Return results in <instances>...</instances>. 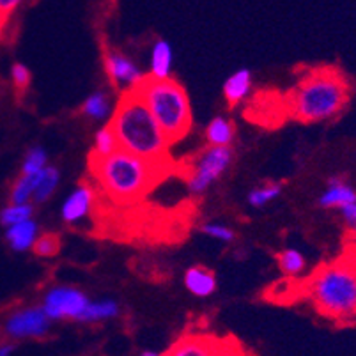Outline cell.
I'll list each match as a JSON object with an SVG mask.
<instances>
[{
  "mask_svg": "<svg viewBox=\"0 0 356 356\" xmlns=\"http://www.w3.org/2000/svg\"><path fill=\"white\" fill-rule=\"evenodd\" d=\"M168 163H156L118 149L108 156H90V174L110 200L129 204L140 200L167 176Z\"/></svg>",
  "mask_w": 356,
  "mask_h": 356,
  "instance_id": "obj_1",
  "label": "cell"
},
{
  "mask_svg": "<svg viewBox=\"0 0 356 356\" xmlns=\"http://www.w3.org/2000/svg\"><path fill=\"white\" fill-rule=\"evenodd\" d=\"M351 87L337 67L309 70L289 90L284 103L291 118L300 122H323L337 118L348 106Z\"/></svg>",
  "mask_w": 356,
  "mask_h": 356,
  "instance_id": "obj_2",
  "label": "cell"
},
{
  "mask_svg": "<svg viewBox=\"0 0 356 356\" xmlns=\"http://www.w3.org/2000/svg\"><path fill=\"white\" fill-rule=\"evenodd\" d=\"M108 126L118 138L119 149L156 163H170L172 144L135 90L122 92Z\"/></svg>",
  "mask_w": 356,
  "mask_h": 356,
  "instance_id": "obj_3",
  "label": "cell"
},
{
  "mask_svg": "<svg viewBox=\"0 0 356 356\" xmlns=\"http://www.w3.org/2000/svg\"><path fill=\"white\" fill-rule=\"evenodd\" d=\"M303 293L321 316L346 323L356 319V270L342 257L317 268Z\"/></svg>",
  "mask_w": 356,
  "mask_h": 356,
  "instance_id": "obj_4",
  "label": "cell"
},
{
  "mask_svg": "<svg viewBox=\"0 0 356 356\" xmlns=\"http://www.w3.org/2000/svg\"><path fill=\"white\" fill-rule=\"evenodd\" d=\"M138 98L147 105L170 144H177L190 134L193 124L192 105L184 87L174 79H145L135 87Z\"/></svg>",
  "mask_w": 356,
  "mask_h": 356,
  "instance_id": "obj_5",
  "label": "cell"
},
{
  "mask_svg": "<svg viewBox=\"0 0 356 356\" xmlns=\"http://www.w3.org/2000/svg\"><path fill=\"white\" fill-rule=\"evenodd\" d=\"M234 161L231 145H209L195 158L186 174V186L192 195H202L225 176Z\"/></svg>",
  "mask_w": 356,
  "mask_h": 356,
  "instance_id": "obj_6",
  "label": "cell"
},
{
  "mask_svg": "<svg viewBox=\"0 0 356 356\" xmlns=\"http://www.w3.org/2000/svg\"><path fill=\"white\" fill-rule=\"evenodd\" d=\"M90 300L83 291L71 286H55L47 291L43 298V310L51 321H82V316L86 312Z\"/></svg>",
  "mask_w": 356,
  "mask_h": 356,
  "instance_id": "obj_7",
  "label": "cell"
},
{
  "mask_svg": "<svg viewBox=\"0 0 356 356\" xmlns=\"http://www.w3.org/2000/svg\"><path fill=\"white\" fill-rule=\"evenodd\" d=\"M51 319L43 307H29L13 312L6 319L4 332L9 339H38L44 337L50 330Z\"/></svg>",
  "mask_w": 356,
  "mask_h": 356,
  "instance_id": "obj_8",
  "label": "cell"
},
{
  "mask_svg": "<svg viewBox=\"0 0 356 356\" xmlns=\"http://www.w3.org/2000/svg\"><path fill=\"white\" fill-rule=\"evenodd\" d=\"M105 71L112 86L121 95L128 92V90H134L145 79L144 71L129 59L128 55L121 54L118 50L105 51Z\"/></svg>",
  "mask_w": 356,
  "mask_h": 356,
  "instance_id": "obj_9",
  "label": "cell"
},
{
  "mask_svg": "<svg viewBox=\"0 0 356 356\" xmlns=\"http://www.w3.org/2000/svg\"><path fill=\"white\" fill-rule=\"evenodd\" d=\"M165 356H236V348L225 346L215 337L188 333L174 342Z\"/></svg>",
  "mask_w": 356,
  "mask_h": 356,
  "instance_id": "obj_10",
  "label": "cell"
},
{
  "mask_svg": "<svg viewBox=\"0 0 356 356\" xmlns=\"http://www.w3.org/2000/svg\"><path fill=\"white\" fill-rule=\"evenodd\" d=\"M96 202V190L90 184H79L64 200L60 216L66 223H79L90 215Z\"/></svg>",
  "mask_w": 356,
  "mask_h": 356,
  "instance_id": "obj_11",
  "label": "cell"
},
{
  "mask_svg": "<svg viewBox=\"0 0 356 356\" xmlns=\"http://www.w3.org/2000/svg\"><path fill=\"white\" fill-rule=\"evenodd\" d=\"M355 200L356 190L353 188L351 184L346 183L341 177H332L317 202L323 209H341L348 204L355 202Z\"/></svg>",
  "mask_w": 356,
  "mask_h": 356,
  "instance_id": "obj_12",
  "label": "cell"
},
{
  "mask_svg": "<svg viewBox=\"0 0 356 356\" xmlns=\"http://www.w3.org/2000/svg\"><path fill=\"white\" fill-rule=\"evenodd\" d=\"M38 236H40V225L32 218L15 223L11 227H6V239L15 252L32 250Z\"/></svg>",
  "mask_w": 356,
  "mask_h": 356,
  "instance_id": "obj_13",
  "label": "cell"
},
{
  "mask_svg": "<svg viewBox=\"0 0 356 356\" xmlns=\"http://www.w3.org/2000/svg\"><path fill=\"white\" fill-rule=\"evenodd\" d=\"M174 67L172 44L165 40H158L151 48L149 57V76L153 79H170Z\"/></svg>",
  "mask_w": 356,
  "mask_h": 356,
  "instance_id": "obj_14",
  "label": "cell"
},
{
  "mask_svg": "<svg viewBox=\"0 0 356 356\" xmlns=\"http://www.w3.org/2000/svg\"><path fill=\"white\" fill-rule=\"evenodd\" d=\"M184 286L193 296L208 298L216 291V277L211 270L204 266H192L184 273Z\"/></svg>",
  "mask_w": 356,
  "mask_h": 356,
  "instance_id": "obj_15",
  "label": "cell"
},
{
  "mask_svg": "<svg viewBox=\"0 0 356 356\" xmlns=\"http://www.w3.org/2000/svg\"><path fill=\"white\" fill-rule=\"evenodd\" d=\"M252 90V71L243 67V70L234 71V73L223 83V96L227 99L229 105L236 106L248 98Z\"/></svg>",
  "mask_w": 356,
  "mask_h": 356,
  "instance_id": "obj_16",
  "label": "cell"
},
{
  "mask_svg": "<svg viewBox=\"0 0 356 356\" xmlns=\"http://www.w3.org/2000/svg\"><path fill=\"white\" fill-rule=\"evenodd\" d=\"M60 183V172L59 168L47 167L43 170L35 174V190H34V197H32V202L34 204H43L54 195V192L57 190Z\"/></svg>",
  "mask_w": 356,
  "mask_h": 356,
  "instance_id": "obj_17",
  "label": "cell"
},
{
  "mask_svg": "<svg viewBox=\"0 0 356 356\" xmlns=\"http://www.w3.org/2000/svg\"><path fill=\"white\" fill-rule=\"evenodd\" d=\"M112 112H114L112 98L106 92H103V90H96L90 96H87V99L82 105V114L86 118L92 119V121H105V119L110 121Z\"/></svg>",
  "mask_w": 356,
  "mask_h": 356,
  "instance_id": "obj_18",
  "label": "cell"
},
{
  "mask_svg": "<svg viewBox=\"0 0 356 356\" xmlns=\"http://www.w3.org/2000/svg\"><path fill=\"white\" fill-rule=\"evenodd\" d=\"M206 140L209 145H231L234 140V124L231 119L216 115L206 128Z\"/></svg>",
  "mask_w": 356,
  "mask_h": 356,
  "instance_id": "obj_19",
  "label": "cell"
},
{
  "mask_svg": "<svg viewBox=\"0 0 356 356\" xmlns=\"http://www.w3.org/2000/svg\"><path fill=\"white\" fill-rule=\"evenodd\" d=\"M119 316V303L112 298H105V300H90L87 305L86 312L82 316L80 323H99L106 321V319H114Z\"/></svg>",
  "mask_w": 356,
  "mask_h": 356,
  "instance_id": "obj_20",
  "label": "cell"
},
{
  "mask_svg": "<svg viewBox=\"0 0 356 356\" xmlns=\"http://www.w3.org/2000/svg\"><path fill=\"white\" fill-rule=\"evenodd\" d=\"M277 261L280 271L289 278L300 277L305 271L307 266L305 255L300 250H296V248H286V250H282L277 255Z\"/></svg>",
  "mask_w": 356,
  "mask_h": 356,
  "instance_id": "obj_21",
  "label": "cell"
},
{
  "mask_svg": "<svg viewBox=\"0 0 356 356\" xmlns=\"http://www.w3.org/2000/svg\"><path fill=\"white\" fill-rule=\"evenodd\" d=\"M282 183L259 184V186L252 188L250 193H248V202L254 208H264V206H268V204H271L275 199L282 195Z\"/></svg>",
  "mask_w": 356,
  "mask_h": 356,
  "instance_id": "obj_22",
  "label": "cell"
},
{
  "mask_svg": "<svg viewBox=\"0 0 356 356\" xmlns=\"http://www.w3.org/2000/svg\"><path fill=\"white\" fill-rule=\"evenodd\" d=\"M118 149H119L118 138H115L112 128L106 124L96 131L95 147H92V153H90V156H95V158L108 156V154H112L114 151H118Z\"/></svg>",
  "mask_w": 356,
  "mask_h": 356,
  "instance_id": "obj_23",
  "label": "cell"
},
{
  "mask_svg": "<svg viewBox=\"0 0 356 356\" xmlns=\"http://www.w3.org/2000/svg\"><path fill=\"white\" fill-rule=\"evenodd\" d=\"M35 190V174H22L15 181L11 188V202L13 204H29L32 202Z\"/></svg>",
  "mask_w": 356,
  "mask_h": 356,
  "instance_id": "obj_24",
  "label": "cell"
},
{
  "mask_svg": "<svg viewBox=\"0 0 356 356\" xmlns=\"http://www.w3.org/2000/svg\"><path fill=\"white\" fill-rule=\"evenodd\" d=\"M34 215V206L32 202L29 204H9L6 206L2 211H0V223L4 225V227H11L15 223L25 222V220L32 218Z\"/></svg>",
  "mask_w": 356,
  "mask_h": 356,
  "instance_id": "obj_25",
  "label": "cell"
},
{
  "mask_svg": "<svg viewBox=\"0 0 356 356\" xmlns=\"http://www.w3.org/2000/svg\"><path fill=\"white\" fill-rule=\"evenodd\" d=\"M60 247H63V241H60L59 236L54 234V232H44V234L38 236L32 252L38 257H54V255L59 254Z\"/></svg>",
  "mask_w": 356,
  "mask_h": 356,
  "instance_id": "obj_26",
  "label": "cell"
},
{
  "mask_svg": "<svg viewBox=\"0 0 356 356\" xmlns=\"http://www.w3.org/2000/svg\"><path fill=\"white\" fill-rule=\"evenodd\" d=\"M48 165V154L41 145H34L29 149L25 154L24 165H22V174H38Z\"/></svg>",
  "mask_w": 356,
  "mask_h": 356,
  "instance_id": "obj_27",
  "label": "cell"
},
{
  "mask_svg": "<svg viewBox=\"0 0 356 356\" xmlns=\"http://www.w3.org/2000/svg\"><path fill=\"white\" fill-rule=\"evenodd\" d=\"M200 231H202V234L208 236V238L216 239L220 243H232L236 239V232L229 225H225V223L208 222L204 223Z\"/></svg>",
  "mask_w": 356,
  "mask_h": 356,
  "instance_id": "obj_28",
  "label": "cell"
},
{
  "mask_svg": "<svg viewBox=\"0 0 356 356\" xmlns=\"http://www.w3.org/2000/svg\"><path fill=\"white\" fill-rule=\"evenodd\" d=\"M11 79L13 83H15L16 90H20V92H25L27 87L31 86V71L25 64L22 63H15L11 67Z\"/></svg>",
  "mask_w": 356,
  "mask_h": 356,
  "instance_id": "obj_29",
  "label": "cell"
},
{
  "mask_svg": "<svg viewBox=\"0 0 356 356\" xmlns=\"http://www.w3.org/2000/svg\"><path fill=\"white\" fill-rule=\"evenodd\" d=\"M339 211H341L342 222H344V227L348 231V234L351 238H356V200L348 204V206H344V208H341Z\"/></svg>",
  "mask_w": 356,
  "mask_h": 356,
  "instance_id": "obj_30",
  "label": "cell"
},
{
  "mask_svg": "<svg viewBox=\"0 0 356 356\" xmlns=\"http://www.w3.org/2000/svg\"><path fill=\"white\" fill-rule=\"evenodd\" d=\"M22 2H24V0H0V13H2L6 18H9L16 9L20 8Z\"/></svg>",
  "mask_w": 356,
  "mask_h": 356,
  "instance_id": "obj_31",
  "label": "cell"
},
{
  "mask_svg": "<svg viewBox=\"0 0 356 356\" xmlns=\"http://www.w3.org/2000/svg\"><path fill=\"white\" fill-rule=\"evenodd\" d=\"M342 259L348 261L353 268L356 270V241L355 243H349L348 247H346L344 254H342Z\"/></svg>",
  "mask_w": 356,
  "mask_h": 356,
  "instance_id": "obj_32",
  "label": "cell"
},
{
  "mask_svg": "<svg viewBox=\"0 0 356 356\" xmlns=\"http://www.w3.org/2000/svg\"><path fill=\"white\" fill-rule=\"evenodd\" d=\"M15 353V346L6 342V344L0 346V356H11Z\"/></svg>",
  "mask_w": 356,
  "mask_h": 356,
  "instance_id": "obj_33",
  "label": "cell"
},
{
  "mask_svg": "<svg viewBox=\"0 0 356 356\" xmlns=\"http://www.w3.org/2000/svg\"><path fill=\"white\" fill-rule=\"evenodd\" d=\"M6 20H8V18H6V16L2 15V13H0V34H2V29H4Z\"/></svg>",
  "mask_w": 356,
  "mask_h": 356,
  "instance_id": "obj_34",
  "label": "cell"
},
{
  "mask_svg": "<svg viewBox=\"0 0 356 356\" xmlns=\"http://www.w3.org/2000/svg\"><path fill=\"white\" fill-rule=\"evenodd\" d=\"M140 356H165V355H160V353H154V351H144Z\"/></svg>",
  "mask_w": 356,
  "mask_h": 356,
  "instance_id": "obj_35",
  "label": "cell"
}]
</instances>
